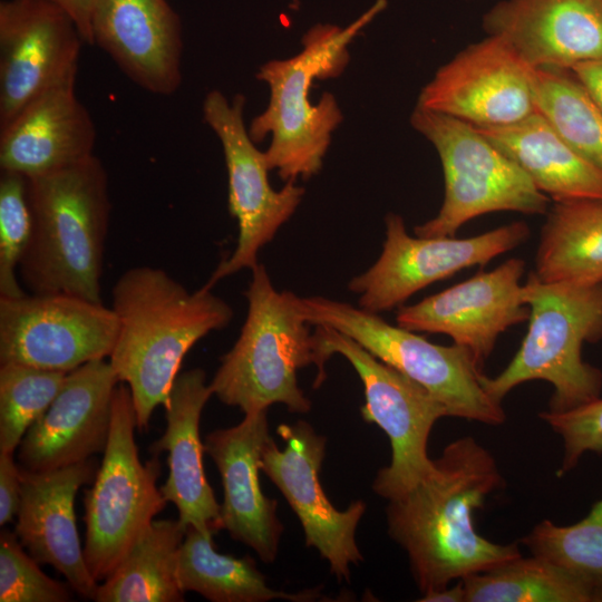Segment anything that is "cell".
Returning a JSON list of instances; mask_svg holds the SVG:
<instances>
[{
  "mask_svg": "<svg viewBox=\"0 0 602 602\" xmlns=\"http://www.w3.org/2000/svg\"><path fill=\"white\" fill-rule=\"evenodd\" d=\"M503 482L493 455L465 436L444 448L421 482L388 501V534L407 553L423 594L522 555L518 544L494 543L475 530L474 512Z\"/></svg>",
  "mask_w": 602,
  "mask_h": 602,
  "instance_id": "obj_1",
  "label": "cell"
},
{
  "mask_svg": "<svg viewBox=\"0 0 602 602\" xmlns=\"http://www.w3.org/2000/svg\"><path fill=\"white\" fill-rule=\"evenodd\" d=\"M118 333L109 363L130 390L138 429L148 428L156 407L167 402L188 350L233 318L231 305L203 285L188 291L166 271L133 266L111 290Z\"/></svg>",
  "mask_w": 602,
  "mask_h": 602,
  "instance_id": "obj_2",
  "label": "cell"
},
{
  "mask_svg": "<svg viewBox=\"0 0 602 602\" xmlns=\"http://www.w3.org/2000/svg\"><path fill=\"white\" fill-rule=\"evenodd\" d=\"M387 3L376 0L344 28L314 25L303 35L299 54L269 60L260 67L256 78L269 87V104L247 129L254 143L270 135L265 161L269 169H276L283 181L309 179L322 168L332 134L343 115L331 93H323L318 104H312L310 89L315 80L343 72L350 60L349 45Z\"/></svg>",
  "mask_w": 602,
  "mask_h": 602,
  "instance_id": "obj_3",
  "label": "cell"
},
{
  "mask_svg": "<svg viewBox=\"0 0 602 602\" xmlns=\"http://www.w3.org/2000/svg\"><path fill=\"white\" fill-rule=\"evenodd\" d=\"M31 234L18 274L32 294L62 293L101 303L100 279L111 203L108 175L93 155L28 178Z\"/></svg>",
  "mask_w": 602,
  "mask_h": 602,
  "instance_id": "obj_4",
  "label": "cell"
},
{
  "mask_svg": "<svg viewBox=\"0 0 602 602\" xmlns=\"http://www.w3.org/2000/svg\"><path fill=\"white\" fill-rule=\"evenodd\" d=\"M528 330L518 351L496 377L482 376L496 401L516 386L544 380L553 386L548 411L571 410L600 397L602 371L582 358L585 342L602 339V283H545L534 272L522 288Z\"/></svg>",
  "mask_w": 602,
  "mask_h": 602,
  "instance_id": "obj_5",
  "label": "cell"
},
{
  "mask_svg": "<svg viewBox=\"0 0 602 602\" xmlns=\"http://www.w3.org/2000/svg\"><path fill=\"white\" fill-rule=\"evenodd\" d=\"M244 292L247 312L240 336L221 358L210 387L223 404L244 414L283 404L305 414L311 401L298 385V371L317 362L310 323L297 311L293 292L278 291L258 263Z\"/></svg>",
  "mask_w": 602,
  "mask_h": 602,
  "instance_id": "obj_6",
  "label": "cell"
},
{
  "mask_svg": "<svg viewBox=\"0 0 602 602\" xmlns=\"http://www.w3.org/2000/svg\"><path fill=\"white\" fill-rule=\"evenodd\" d=\"M293 304L311 326H329L356 340L379 360L425 387L449 417L497 426L505 421L502 402L482 385L483 370L467 349L433 343L415 331L385 321L379 313L326 297H298Z\"/></svg>",
  "mask_w": 602,
  "mask_h": 602,
  "instance_id": "obj_7",
  "label": "cell"
},
{
  "mask_svg": "<svg viewBox=\"0 0 602 602\" xmlns=\"http://www.w3.org/2000/svg\"><path fill=\"white\" fill-rule=\"evenodd\" d=\"M410 124L435 147L445 183L437 215L415 226V235L455 236L470 220L494 212H547L550 198L472 124L419 105Z\"/></svg>",
  "mask_w": 602,
  "mask_h": 602,
  "instance_id": "obj_8",
  "label": "cell"
},
{
  "mask_svg": "<svg viewBox=\"0 0 602 602\" xmlns=\"http://www.w3.org/2000/svg\"><path fill=\"white\" fill-rule=\"evenodd\" d=\"M136 414L129 388L117 385L110 431L90 488L84 494V559L93 577L105 581L167 502L156 486L158 456L142 463L134 438Z\"/></svg>",
  "mask_w": 602,
  "mask_h": 602,
  "instance_id": "obj_9",
  "label": "cell"
},
{
  "mask_svg": "<svg viewBox=\"0 0 602 602\" xmlns=\"http://www.w3.org/2000/svg\"><path fill=\"white\" fill-rule=\"evenodd\" d=\"M313 336L318 370L313 387L326 379L324 366L332 355H341L350 362L363 385L361 416L379 426L391 446L390 464L378 472L372 491L387 501L404 495L433 470L428 439L436 421L449 417L447 408L425 387L349 336L322 324L315 326Z\"/></svg>",
  "mask_w": 602,
  "mask_h": 602,
  "instance_id": "obj_10",
  "label": "cell"
},
{
  "mask_svg": "<svg viewBox=\"0 0 602 602\" xmlns=\"http://www.w3.org/2000/svg\"><path fill=\"white\" fill-rule=\"evenodd\" d=\"M245 97L229 100L222 91L211 90L202 105L203 119L221 142L227 171L230 214L236 220L239 235L232 254L219 263L205 287L258 265L259 251L273 240L280 227L299 207L305 190L288 181L281 190L269 182L264 152L256 148L244 123Z\"/></svg>",
  "mask_w": 602,
  "mask_h": 602,
  "instance_id": "obj_11",
  "label": "cell"
},
{
  "mask_svg": "<svg viewBox=\"0 0 602 602\" xmlns=\"http://www.w3.org/2000/svg\"><path fill=\"white\" fill-rule=\"evenodd\" d=\"M385 224L379 258L348 283V289L358 295V307L373 313L400 307L431 283L460 270L485 265L530 237V227L522 221L466 239L411 236L404 219L391 212Z\"/></svg>",
  "mask_w": 602,
  "mask_h": 602,
  "instance_id": "obj_12",
  "label": "cell"
},
{
  "mask_svg": "<svg viewBox=\"0 0 602 602\" xmlns=\"http://www.w3.org/2000/svg\"><path fill=\"white\" fill-rule=\"evenodd\" d=\"M118 333L111 308L79 297H0V365L69 372L109 357Z\"/></svg>",
  "mask_w": 602,
  "mask_h": 602,
  "instance_id": "obj_13",
  "label": "cell"
},
{
  "mask_svg": "<svg viewBox=\"0 0 602 602\" xmlns=\"http://www.w3.org/2000/svg\"><path fill=\"white\" fill-rule=\"evenodd\" d=\"M285 441L280 449L270 437L260 458V469L271 479L298 516L305 544L314 547L340 581L350 579V565L363 556L356 531L366 512V503L356 501L344 511L337 509L320 484L327 438L307 421L281 424L276 428Z\"/></svg>",
  "mask_w": 602,
  "mask_h": 602,
  "instance_id": "obj_14",
  "label": "cell"
},
{
  "mask_svg": "<svg viewBox=\"0 0 602 602\" xmlns=\"http://www.w3.org/2000/svg\"><path fill=\"white\" fill-rule=\"evenodd\" d=\"M532 72L506 41L488 35L443 65L417 105L478 127L512 125L536 110Z\"/></svg>",
  "mask_w": 602,
  "mask_h": 602,
  "instance_id": "obj_15",
  "label": "cell"
},
{
  "mask_svg": "<svg viewBox=\"0 0 602 602\" xmlns=\"http://www.w3.org/2000/svg\"><path fill=\"white\" fill-rule=\"evenodd\" d=\"M74 20L48 0L0 3V127L47 89L77 75L81 43Z\"/></svg>",
  "mask_w": 602,
  "mask_h": 602,
  "instance_id": "obj_16",
  "label": "cell"
},
{
  "mask_svg": "<svg viewBox=\"0 0 602 602\" xmlns=\"http://www.w3.org/2000/svg\"><path fill=\"white\" fill-rule=\"evenodd\" d=\"M524 271L522 259H509L418 303L400 307L396 323L415 332L450 337L483 370L498 337L530 318L522 299Z\"/></svg>",
  "mask_w": 602,
  "mask_h": 602,
  "instance_id": "obj_17",
  "label": "cell"
},
{
  "mask_svg": "<svg viewBox=\"0 0 602 602\" xmlns=\"http://www.w3.org/2000/svg\"><path fill=\"white\" fill-rule=\"evenodd\" d=\"M118 383L105 359L69 371L51 405L23 436L19 466L29 472H48L104 453Z\"/></svg>",
  "mask_w": 602,
  "mask_h": 602,
  "instance_id": "obj_18",
  "label": "cell"
},
{
  "mask_svg": "<svg viewBox=\"0 0 602 602\" xmlns=\"http://www.w3.org/2000/svg\"><path fill=\"white\" fill-rule=\"evenodd\" d=\"M98 466L87 460L48 472L20 467V505L17 534L25 550L39 563L49 564L85 599H95L98 582L90 574L76 525L75 497L94 482Z\"/></svg>",
  "mask_w": 602,
  "mask_h": 602,
  "instance_id": "obj_19",
  "label": "cell"
},
{
  "mask_svg": "<svg viewBox=\"0 0 602 602\" xmlns=\"http://www.w3.org/2000/svg\"><path fill=\"white\" fill-rule=\"evenodd\" d=\"M91 41L144 90L169 96L181 86L182 23L167 0H97Z\"/></svg>",
  "mask_w": 602,
  "mask_h": 602,
  "instance_id": "obj_20",
  "label": "cell"
},
{
  "mask_svg": "<svg viewBox=\"0 0 602 602\" xmlns=\"http://www.w3.org/2000/svg\"><path fill=\"white\" fill-rule=\"evenodd\" d=\"M483 27L532 68L571 70L602 57V0H503Z\"/></svg>",
  "mask_w": 602,
  "mask_h": 602,
  "instance_id": "obj_21",
  "label": "cell"
},
{
  "mask_svg": "<svg viewBox=\"0 0 602 602\" xmlns=\"http://www.w3.org/2000/svg\"><path fill=\"white\" fill-rule=\"evenodd\" d=\"M270 437L265 409L245 414L239 425L213 430L204 439L222 479V526L265 563L275 561L283 533L278 502L264 495L259 479L261 454Z\"/></svg>",
  "mask_w": 602,
  "mask_h": 602,
  "instance_id": "obj_22",
  "label": "cell"
},
{
  "mask_svg": "<svg viewBox=\"0 0 602 602\" xmlns=\"http://www.w3.org/2000/svg\"><path fill=\"white\" fill-rule=\"evenodd\" d=\"M71 76L27 104L0 127V167L27 178L72 166L93 155L95 123Z\"/></svg>",
  "mask_w": 602,
  "mask_h": 602,
  "instance_id": "obj_23",
  "label": "cell"
},
{
  "mask_svg": "<svg viewBox=\"0 0 602 602\" xmlns=\"http://www.w3.org/2000/svg\"><path fill=\"white\" fill-rule=\"evenodd\" d=\"M212 395L203 369L179 372L164 405L165 431L149 448L153 456L168 453L169 474L159 487L163 497L176 506L184 526H193L205 536L223 528L221 505L205 477V449L200 437L201 415Z\"/></svg>",
  "mask_w": 602,
  "mask_h": 602,
  "instance_id": "obj_24",
  "label": "cell"
},
{
  "mask_svg": "<svg viewBox=\"0 0 602 602\" xmlns=\"http://www.w3.org/2000/svg\"><path fill=\"white\" fill-rule=\"evenodd\" d=\"M474 127L554 202L602 201V174L581 158L537 110L512 125Z\"/></svg>",
  "mask_w": 602,
  "mask_h": 602,
  "instance_id": "obj_25",
  "label": "cell"
},
{
  "mask_svg": "<svg viewBox=\"0 0 602 602\" xmlns=\"http://www.w3.org/2000/svg\"><path fill=\"white\" fill-rule=\"evenodd\" d=\"M534 274L545 283H602V201L554 202L541 230Z\"/></svg>",
  "mask_w": 602,
  "mask_h": 602,
  "instance_id": "obj_26",
  "label": "cell"
},
{
  "mask_svg": "<svg viewBox=\"0 0 602 602\" xmlns=\"http://www.w3.org/2000/svg\"><path fill=\"white\" fill-rule=\"evenodd\" d=\"M176 577L182 592H196L212 602L314 601L319 590L289 593L270 588L255 561L215 551L213 536L187 526L178 548Z\"/></svg>",
  "mask_w": 602,
  "mask_h": 602,
  "instance_id": "obj_27",
  "label": "cell"
},
{
  "mask_svg": "<svg viewBox=\"0 0 602 602\" xmlns=\"http://www.w3.org/2000/svg\"><path fill=\"white\" fill-rule=\"evenodd\" d=\"M186 526L154 520L117 569L98 585L97 602H182L176 563Z\"/></svg>",
  "mask_w": 602,
  "mask_h": 602,
  "instance_id": "obj_28",
  "label": "cell"
},
{
  "mask_svg": "<svg viewBox=\"0 0 602 602\" xmlns=\"http://www.w3.org/2000/svg\"><path fill=\"white\" fill-rule=\"evenodd\" d=\"M462 582L465 602H602V582L536 555H521Z\"/></svg>",
  "mask_w": 602,
  "mask_h": 602,
  "instance_id": "obj_29",
  "label": "cell"
},
{
  "mask_svg": "<svg viewBox=\"0 0 602 602\" xmlns=\"http://www.w3.org/2000/svg\"><path fill=\"white\" fill-rule=\"evenodd\" d=\"M532 84L536 110L602 174V109L570 70L533 68Z\"/></svg>",
  "mask_w": 602,
  "mask_h": 602,
  "instance_id": "obj_30",
  "label": "cell"
},
{
  "mask_svg": "<svg viewBox=\"0 0 602 602\" xmlns=\"http://www.w3.org/2000/svg\"><path fill=\"white\" fill-rule=\"evenodd\" d=\"M67 373L23 363L0 365V453H14L60 391Z\"/></svg>",
  "mask_w": 602,
  "mask_h": 602,
  "instance_id": "obj_31",
  "label": "cell"
},
{
  "mask_svg": "<svg viewBox=\"0 0 602 602\" xmlns=\"http://www.w3.org/2000/svg\"><path fill=\"white\" fill-rule=\"evenodd\" d=\"M536 555L590 581L602 582V498L581 521L556 525L550 520L536 524L522 538Z\"/></svg>",
  "mask_w": 602,
  "mask_h": 602,
  "instance_id": "obj_32",
  "label": "cell"
},
{
  "mask_svg": "<svg viewBox=\"0 0 602 602\" xmlns=\"http://www.w3.org/2000/svg\"><path fill=\"white\" fill-rule=\"evenodd\" d=\"M31 234L28 178L1 171L0 175V297L27 294L18 280V270Z\"/></svg>",
  "mask_w": 602,
  "mask_h": 602,
  "instance_id": "obj_33",
  "label": "cell"
},
{
  "mask_svg": "<svg viewBox=\"0 0 602 602\" xmlns=\"http://www.w3.org/2000/svg\"><path fill=\"white\" fill-rule=\"evenodd\" d=\"M17 534L2 530L0 534V601L1 602H68V585L46 575L39 563L23 550Z\"/></svg>",
  "mask_w": 602,
  "mask_h": 602,
  "instance_id": "obj_34",
  "label": "cell"
},
{
  "mask_svg": "<svg viewBox=\"0 0 602 602\" xmlns=\"http://www.w3.org/2000/svg\"><path fill=\"white\" fill-rule=\"evenodd\" d=\"M540 418L563 439L559 476L573 469L586 452L602 454L601 397L562 412L542 411Z\"/></svg>",
  "mask_w": 602,
  "mask_h": 602,
  "instance_id": "obj_35",
  "label": "cell"
},
{
  "mask_svg": "<svg viewBox=\"0 0 602 602\" xmlns=\"http://www.w3.org/2000/svg\"><path fill=\"white\" fill-rule=\"evenodd\" d=\"M20 466L13 454L0 453V525L4 526L17 515L20 505Z\"/></svg>",
  "mask_w": 602,
  "mask_h": 602,
  "instance_id": "obj_36",
  "label": "cell"
},
{
  "mask_svg": "<svg viewBox=\"0 0 602 602\" xmlns=\"http://www.w3.org/2000/svg\"><path fill=\"white\" fill-rule=\"evenodd\" d=\"M60 7L76 23L85 43L91 41V18L97 0H48Z\"/></svg>",
  "mask_w": 602,
  "mask_h": 602,
  "instance_id": "obj_37",
  "label": "cell"
},
{
  "mask_svg": "<svg viewBox=\"0 0 602 602\" xmlns=\"http://www.w3.org/2000/svg\"><path fill=\"white\" fill-rule=\"evenodd\" d=\"M570 71L602 109V57L577 65Z\"/></svg>",
  "mask_w": 602,
  "mask_h": 602,
  "instance_id": "obj_38",
  "label": "cell"
},
{
  "mask_svg": "<svg viewBox=\"0 0 602 602\" xmlns=\"http://www.w3.org/2000/svg\"><path fill=\"white\" fill-rule=\"evenodd\" d=\"M420 602H465V591L462 580L453 588L424 593Z\"/></svg>",
  "mask_w": 602,
  "mask_h": 602,
  "instance_id": "obj_39",
  "label": "cell"
}]
</instances>
